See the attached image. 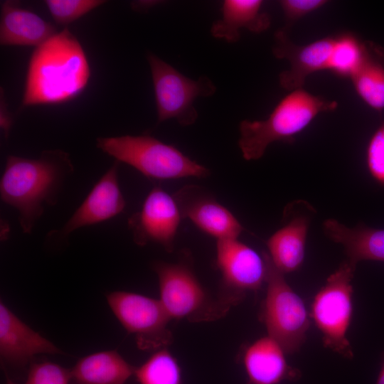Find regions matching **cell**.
<instances>
[{"label":"cell","instance_id":"6da1fadb","mask_svg":"<svg viewBox=\"0 0 384 384\" xmlns=\"http://www.w3.org/2000/svg\"><path fill=\"white\" fill-rule=\"evenodd\" d=\"M90 77L86 53L67 28L33 50L27 69L23 107L65 103L85 89Z\"/></svg>","mask_w":384,"mask_h":384},{"label":"cell","instance_id":"7a4b0ae2","mask_svg":"<svg viewBox=\"0 0 384 384\" xmlns=\"http://www.w3.org/2000/svg\"><path fill=\"white\" fill-rule=\"evenodd\" d=\"M74 172L68 153L43 151L38 159L10 155L0 181L1 201L18 213L22 231L29 234L44 212L57 203L65 180Z\"/></svg>","mask_w":384,"mask_h":384},{"label":"cell","instance_id":"3957f363","mask_svg":"<svg viewBox=\"0 0 384 384\" xmlns=\"http://www.w3.org/2000/svg\"><path fill=\"white\" fill-rule=\"evenodd\" d=\"M337 107L336 101L314 95L303 87L289 91L267 119L240 122L238 145L243 158L247 161L261 158L270 144L290 142L319 114L334 111Z\"/></svg>","mask_w":384,"mask_h":384},{"label":"cell","instance_id":"277c9868","mask_svg":"<svg viewBox=\"0 0 384 384\" xmlns=\"http://www.w3.org/2000/svg\"><path fill=\"white\" fill-rule=\"evenodd\" d=\"M151 267L158 277L159 300L171 319L213 321L230 311L232 306L202 285L186 253L176 262L155 261Z\"/></svg>","mask_w":384,"mask_h":384},{"label":"cell","instance_id":"5b68a950","mask_svg":"<svg viewBox=\"0 0 384 384\" xmlns=\"http://www.w3.org/2000/svg\"><path fill=\"white\" fill-rule=\"evenodd\" d=\"M96 145L115 160L134 167L151 180L204 178L210 174L208 168L176 147L150 135L100 137Z\"/></svg>","mask_w":384,"mask_h":384},{"label":"cell","instance_id":"8992f818","mask_svg":"<svg viewBox=\"0 0 384 384\" xmlns=\"http://www.w3.org/2000/svg\"><path fill=\"white\" fill-rule=\"evenodd\" d=\"M262 255L267 268V290L261 319L267 336L277 341L286 354H292L299 351L305 342L310 326L308 311L303 299L289 286L267 252Z\"/></svg>","mask_w":384,"mask_h":384},{"label":"cell","instance_id":"52a82bcc","mask_svg":"<svg viewBox=\"0 0 384 384\" xmlns=\"http://www.w3.org/2000/svg\"><path fill=\"white\" fill-rule=\"evenodd\" d=\"M356 268L349 260L343 262L314 296L311 312L324 346L348 359L353 358L347 333L353 316L352 280Z\"/></svg>","mask_w":384,"mask_h":384},{"label":"cell","instance_id":"ba28073f","mask_svg":"<svg viewBox=\"0 0 384 384\" xmlns=\"http://www.w3.org/2000/svg\"><path fill=\"white\" fill-rule=\"evenodd\" d=\"M146 58L153 81L158 122L175 119L181 125L193 124L198 112L193 106L198 97H209L216 90L207 77L193 80L153 53Z\"/></svg>","mask_w":384,"mask_h":384},{"label":"cell","instance_id":"9c48e42d","mask_svg":"<svg viewBox=\"0 0 384 384\" xmlns=\"http://www.w3.org/2000/svg\"><path fill=\"white\" fill-rule=\"evenodd\" d=\"M107 304L121 325L135 336L142 350L166 348L173 341L171 320L161 301L143 294L115 291L106 295Z\"/></svg>","mask_w":384,"mask_h":384},{"label":"cell","instance_id":"30bf717a","mask_svg":"<svg viewBox=\"0 0 384 384\" xmlns=\"http://www.w3.org/2000/svg\"><path fill=\"white\" fill-rule=\"evenodd\" d=\"M215 265L221 275L218 296L232 306L241 302L247 292H256L265 283L263 255L238 238L217 240Z\"/></svg>","mask_w":384,"mask_h":384},{"label":"cell","instance_id":"8fae6325","mask_svg":"<svg viewBox=\"0 0 384 384\" xmlns=\"http://www.w3.org/2000/svg\"><path fill=\"white\" fill-rule=\"evenodd\" d=\"M183 217L174 197L160 186H154L146 197L142 208L128 219L136 244L149 242L172 252Z\"/></svg>","mask_w":384,"mask_h":384},{"label":"cell","instance_id":"7c38bea8","mask_svg":"<svg viewBox=\"0 0 384 384\" xmlns=\"http://www.w3.org/2000/svg\"><path fill=\"white\" fill-rule=\"evenodd\" d=\"M287 32L282 28L274 33L272 50L277 58L289 62V69L279 73V82L284 89L292 91L302 88L309 75L328 70L336 36L299 46L291 41Z\"/></svg>","mask_w":384,"mask_h":384},{"label":"cell","instance_id":"4fadbf2b","mask_svg":"<svg viewBox=\"0 0 384 384\" xmlns=\"http://www.w3.org/2000/svg\"><path fill=\"white\" fill-rule=\"evenodd\" d=\"M119 163L115 160L65 224L49 232L48 239H65L80 228L107 220L124 210L126 201L118 179Z\"/></svg>","mask_w":384,"mask_h":384},{"label":"cell","instance_id":"5bb4252c","mask_svg":"<svg viewBox=\"0 0 384 384\" xmlns=\"http://www.w3.org/2000/svg\"><path fill=\"white\" fill-rule=\"evenodd\" d=\"M183 218L217 240L238 238L243 227L226 207L196 185H186L174 196Z\"/></svg>","mask_w":384,"mask_h":384},{"label":"cell","instance_id":"9a60e30c","mask_svg":"<svg viewBox=\"0 0 384 384\" xmlns=\"http://www.w3.org/2000/svg\"><path fill=\"white\" fill-rule=\"evenodd\" d=\"M60 354L53 343L22 321L6 304L0 302V356L4 362L23 366L36 355Z\"/></svg>","mask_w":384,"mask_h":384},{"label":"cell","instance_id":"2e32d148","mask_svg":"<svg viewBox=\"0 0 384 384\" xmlns=\"http://www.w3.org/2000/svg\"><path fill=\"white\" fill-rule=\"evenodd\" d=\"M285 354L279 344L269 336L249 345L242 357L247 384H279L298 380L302 373L288 364Z\"/></svg>","mask_w":384,"mask_h":384},{"label":"cell","instance_id":"e0dca14e","mask_svg":"<svg viewBox=\"0 0 384 384\" xmlns=\"http://www.w3.org/2000/svg\"><path fill=\"white\" fill-rule=\"evenodd\" d=\"M57 33L38 14L12 1L1 6L0 43L3 46H38Z\"/></svg>","mask_w":384,"mask_h":384},{"label":"cell","instance_id":"ac0fdd59","mask_svg":"<svg viewBox=\"0 0 384 384\" xmlns=\"http://www.w3.org/2000/svg\"><path fill=\"white\" fill-rule=\"evenodd\" d=\"M261 0H225L222 5V17L210 28L214 38L228 43L238 42L240 30L245 28L260 33L270 26V16L262 11Z\"/></svg>","mask_w":384,"mask_h":384},{"label":"cell","instance_id":"d6986e66","mask_svg":"<svg viewBox=\"0 0 384 384\" xmlns=\"http://www.w3.org/2000/svg\"><path fill=\"white\" fill-rule=\"evenodd\" d=\"M324 231L329 239L343 247L348 260L354 264L363 260L384 262V229L363 225L350 228L329 219L324 223Z\"/></svg>","mask_w":384,"mask_h":384},{"label":"cell","instance_id":"ffe728a7","mask_svg":"<svg viewBox=\"0 0 384 384\" xmlns=\"http://www.w3.org/2000/svg\"><path fill=\"white\" fill-rule=\"evenodd\" d=\"M309 222L307 215H296L267 240V254L283 274L297 271L302 265Z\"/></svg>","mask_w":384,"mask_h":384},{"label":"cell","instance_id":"44dd1931","mask_svg":"<svg viewBox=\"0 0 384 384\" xmlns=\"http://www.w3.org/2000/svg\"><path fill=\"white\" fill-rule=\"evenodd\" d=\"M134 370L117 351L110 350L82 357L71 373L76 384H124Z\"/></svg>","mask_w":384,"mask_h":384},{"label":"cell","instance_id":"7402d4cb","mask_svg":"<svg viewBox=\"0 0 384 384\" xmlns=\"http://www.w3.org/2000/svg\"><path fill=\"white\" fill-rule=\"evenodd\" d=\"M359 97L372 109H384V54L370 43L367 56L350 78Z\"/></svg>","mask_w":384,"mask_h":384},{"label":"cell","instance_id":"603a6c76","mask_svg":"<svg viewBox=\"0 0 384 384\" xmlns=\"http://www.w3.org/2000/svg\"><path fill=\"white\" fill-rule=\"evenodd\" d=\"M370 43H364L351 33L336 36L328 70L341 78H350L366 59Z\"/></svg>","mask_w":384,"mask_h":384},{"label":"cell","instance_id":"cb8c5ba5","mask_svg":"<svg viewBox=\"0 0 384 384\" xmlns=\"http://www.w3.org/2000/svg\"><path fill=\"white\" fill-rule=\"evenodd\" d=\"M139 384H181V370L176 358L166 348L156 350L141 366L135 367Z\"/></svg>","mask_w":384,"mask_h":384},{"label":"cell","instance_id":"d4e9b609","mask_svg":"<svg viewBox=\"0 0 384 384\" xmlns=\"http://www.w3.org/2000/svg\"><path fill=\"white\" fill-rule=\"evenodd\" d=\"M54 21L68 25L105 1L101 0H46L44 1Z\"/></svg>","mask_w":384,"mask_h":384},{"label":"cell","instance_id":"484cf974","mask_svg":"<svg viewBox=\"0 0 384 384\" xmlns=\"http://www.w3.org/2000/svg\"><path fill=\"white\" fill-rule=\"evenodd\" d=\"M72 380L71 370L43 361L31 364L25 384H70Z\"/></svg>","mask_w":384,"mask_h":384},{"label":"cell","instance_id":"4316f807","mask_svg":"<svg viewBox=\"0 0 384 384\" xmlns=\"http://www.w3.org/2000/svg\"><path fill=\"white\" fill-rule=\"evenodd\" d=\"M366 160L373 177L384 183V124L378 127L370 138L367 147Z\"/></svg>","mask_w":384,"mask_h":384},{"label":"cell","instance_id":"83f0119b","mask_svg":"<svg viewBox=\"0 0 384 384\" xmlns=\"http://www.w3.org/2000/svg\"><path fill=\"white\" fill-rule=\"evenodd\" d=\"M329 1L326 0H282L279 1L284 14L285 26L288 31L297 21L323 7Z\"/></svg>","mask_w":384,"mask_h":384},{"label":"cell","instance_id":"f1b7e54d","mask_svg":"<svg viewBox=\"0 0 384 384\" xmlns=\"http://www.w3.org/2000/svg\"><path fill=\"white\" fill-rule=\"evenodd\" d=\"M12 124L11 117L6 107L4 100H1V128L4 130L6 137L9 135Z\"/></svg>","mask_w":384,"mask_h":384},{"label":"cell","instance_id":"f546056e","mask_svg":"<svg viewBox=\"0 0 384 384\" xmlns=\"http://www.w3.org/2000/svg\"><path fill=\"white\" fill-rule=\"evenodd\" d=\"M158 1H135L131 5L132 8L135 11H145L159 4Z\"/></svg>","mask_w":384,"mask_h":384},{"label":"cell","instance_id":"4dcf8cb0","mask_svg":"<svg viewBox=\"0 0 384 384\" xmlns=\"http://www.w3.org/2000/svg\"><path fill=\"white\" fill-rule=\"evenodd\" d=\"M375 384H384V362L381 366Z\"/></svg>","mask_w":384,"mask_h":384},{"label":"cell","instance_id":"1f68e13d","mask_svg":"<svg viewBox=\"0 0 384 384\" xmlns=\"http://www.w3.org/2000/svg\"><path fill=\"white\" fill-rule=\"evenodd\" d=\"M6 384H16L9 376H6Z\"/></svg>","mask_w":384,"mask_h":384}]
</instances>
